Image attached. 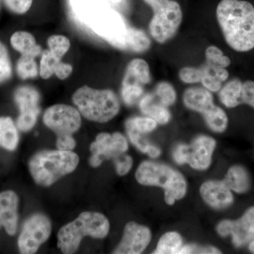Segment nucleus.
Wrapping results in <instances>:
<instances>
[{
  "instance_id": "43",
  "label": "nucleus",
  "mask_w": 254,
  "mask_h": 254,
  "mask_svg": "<svg viewBox=\"0 0 254 254\" xmlns=\"http://www.w3.org/2000/svg\"><path fill=\"white\" fill-rule=\"evenodd\" d=\"M76 145L73 135L66 134L58 136L56 141V146L58 150L64 151H72Z\"/></svg>"
},
{
  "instance_id": "14",
  "label": "nucleus",
  "mask_w": 254,
  "mask_h": 254,
  "mask_svg": "<svg viewBox=\"0 0 254 254\" xmlns=\"http://www.w3.org/2000/svg\"><path fill=\"white\" fill-rule=\"evenodd\" d=\"M152 239L151 231L148 227L135 222L125 225L123 237L117 248L115 254H140L144 252Z\"/></svg>"
},
{
  "instance_id": "32",
  "label": "nucleus",
  "mask_w": 254,
  "mask_h": 254,
  "mask_svg": "<svg viewBox=\"0 0 254 254\" xmlns=\"http://www.w3.org/2000/svg\"><path fill=\"white\" fill-rule=\"evenodd\" d=\"M154 94L158 101L168 108L175 104L177 100L176 90L168 81H163L157 83Z\"/></svg>"
},
{
  "instance_id": "44",
  "label": "nucleus",
  "mask_w": 254,
  "mask_h": 254,
  "mask_svg": "<svg viewBox=\"0 0 254 254\" xmlns=\"http://www.w3.org/2000/svg\"><path fill=\"white\" fill-rule=\"evenodd\" d=\"M72 72V65L61 61L55 68V75L60 80H65L69 77Z\"/></svg>"
},
{
  "instance_id": "20",
  "label": "nucleus",
  "mask_w": 254,
  "mask_h": 254,
  "mask_svg": "<svg viewBox=\"0 0 254 254\" xmlns=\"http://www.w3.org/2000/svg\"><path fill=\"white\" fill-rule=\"evenodd\" d=\"M138 106L145 116L153 119L158 125H167L171 120V113L168 107L162 105L154 93L143 95L138 102Z\"/></svg>"
},
{
  "instance_id": "7",
  "label": "nucleus",
  "mask_w": 254,
  "mask_h": 254,
  "mask_svg": "<svg viewBox=\"0 0 254 254\" xmlns=\"http://www.w3.org/2000/svg\"><path fill=\"white\" fill-rule=\"evenodd\" d=\"M151 81L150 66L141 58L132 60L127 65L122 81L121 96L127 106H133L144 95V86Z\"/></svg>"
},
{
  "instance_id": "35",
  "label": "nucleus",
  "mask_w": 254,
  "mask_h": 254,
  "mask_svg": "<svg viewBox=\"0 0 254 254\" xmlns=\"http://www.w3.org/2000/svg\"><path fill=\"white\" fill-rule=\"evenodd\" d=\"M12 74L11 60L4 45L0 41V83L9 80Z\"/></svg>"
},
{
  "instance_id": "40",
  "label": "nucleus",
  "mask_w": 254,
  "mask_h": 254,
  "mask_svg": "<svg viewBox=\"0 0 254 254\" xmlns=\"http://www.w3.org/2000/svg\"><path fill=\"white\" fill-rule=\"evenodd\" d=\"M240 102L241 105H248L254 108V81L248 80L242 83Z\"/></svg>"
},
{
  "instance_id": "25",
  "label": "nucleus",
  "mask_w": 254,
  "mask_h": 254,
  "mask_svg": "<svg viewBox=\"0 0 254 254\" xmlns=\"http://www.w3.org/2000/svg\"><path fill=\"white\" fill-rule=\"evenodd\" d=\"M19 135L17 128L9 117L0 118V146L8 150L17 148Z\"/></svg>"
},
{
  "instance_id": "2",
  "label": "nucleus",
  "mask_w": 254,
  "mask_h": 254,
  "mask_svg": "<svg viewBox=\"0 0 254 254\" xmlns=\"http://www.w3.org/2000/svg\"><path fill=\"white\" fill-rule=\"evenodd\" d=\"M136 181L143 186L163 189L164 199L169 205L175 204L187 194V183L180 171L166 164L145 160L140 164L135 174Z\"/></svg>"
},
{
  "instance_id": "5",
  "label": "nucleus",
  "mask_w": 254,
  "mask_h": 254,
  "mask_svg": "<svg viewBox=\"0 0 254 254\" xmlns=\"http://www.w3.org/2000/svg\"><path fill=\"white\" fill-rule=\"evenodd\" d=\"M72 101L81 116L94 123H108L120 113V99L111 89L83 86L74 92Z\"/></svg>"
},
{
  "instance_id": "19",
  "label": "nucleus",
  "mask_w": 254,
  "mask_h": 254,
  "mask_svg": "<svg viewBox=\"0 0 254 254\" xmlns=\"http://www.w3.org/2000/svg\"><path fill=\"white\" fill-rule=\"evenodd\" d=\"M71 9L74 17L82 24L91 26L92 23L105 9L103 0H71Z\"/></svg>"
},
{
  "instance_id": "45",
  "label": "nucleus",
  "mask_w": 254,
  "mask_h": 254,
  "mask_svg": "<svg viewBox=\"0 0 254 254\" xmlns=\"http://www.w3.org/2000/svg\"><path fill=\"white\" fill-rule=\"evenodd\" d=\"M146 154H148L150 158L153 159L157 158L161 154V150H160V148H159L158 146H157L156 145L151 143L149 148H148V151H147Z\"/></svg>"
},
{
  "instance_id": "27",
  "label": "nucleus",
  "mask_w": 254,
  "mask_h": 254,
  "mask_svg": "<svg viewBox=\"0 0 254 254\" xmlns=\"http://www.w3.org/2000/svg\"><path fill=\"white\" fill-rule=\"evenodd\" d=\"M183 239L177 232H168L160 237L155 254H179L183 247Z\"/></svg>"
},
{
  "instance_id": "1",
  "label": "nucleus",
  "mask_w": 254,
  "mask_h": 254,
  "mask_svg": "<svg viewBox=\"0 0 254 254\" xmlns=\"http://www.w3.org/2000/svg\"><path fill=\"white\" fill-rule=\"evenodd\" d=\"M217 20L225 42L232 50L246 53L254 48V6L245 0H221Z\"/></svg>"
},
{
  "instance_id": "46",
  "label": "nucleus",
  "mask_w": 254,
  "mask_h": 254,
  "mask_svg": "<svg viewBox=\"0 0 254 254\" xmlns=\"http://www.w3.org/2000/svg\"><path fill=\"white\" fill-rule=\"evenodd\" d=\"M249 249H250V252L254 254V237L253 240H252V242L249 244Z\"/></svg>"
},
{
  "instance_id": "9",
  "label": "nucleus",
  "mask_w": 254,
  "mask_h": 254,
  "mask_svg": "<svg viewBox=\"0 0 254 254\" xmlns=\"http://www.w3.org/2000/svg\"><path fill=\"white\" fill-rule=\"evenodd\" d=\"M128 27L129 26L121 14L108 8L89 28L112 46L123 50Z\"/></svg>"
},
{
  "instance_id": "22",
  "label": "nucleus",
  "mask_w": 254,
  "mask_h": 254,
  "mask_svg": "<svg viewBox=\"0 0 254 254\" xmlns=\"http://www.w3.org/2000/svg\"><path fill=\"white\" fill-rule=\"evenodd\" d=\"M10 43L12 48L21 55L36 58L43 52L41 46L37 43L34 36L29 32H15L10 38Z\"/></svg>"
},
{
  "instance_id": "37",
  "label": "nucleus",
  "mask_w": 254,
  "mask_h": 254,
  "mask_svg": "<svg viewBox=\"0 0 254 254\" xmlns=\"http://www.w3.org/2000/svg\"><path fill=\"white\" fill-rule=\"evenodd\" d=\"M127 135H128L129 141H131L132 144L134 145L135 147L142 152V153L146 154L148 148H149L151 143L148 141L146 138L143 136V134L138 133L134 130L129 129V128H126Z\"/></svg>"
},
{
  "instance_id": "15",
  "label": "nucleus",
  "mask_w": 254,
  "mask_h": 254,
  "mask_svg": "<svg viewBox=\"0 0 254 254\" xmlns=\"http://www.w3.org/2000/svg\"><path fill=\"white\" fill-rule=\"evenodd\" d=\"M216 148V141L213 137L199 135L189 145L187 164L193 170L203 171L210 166Z\"/></svg>"
},
{
  "instance_id": "31",
  "label": "nucleus",
  "mask_w": 254,
  "mask_h": 254,
  "mask_svg": "<svg viewBox=\"0 0 254 254\" xmlns=\"http://www.w3.org/2000/svg\"><path fill=\"white\" fill-rule=\"evenodd\" d=\"M62 59L55 56L49 50L42 52L39 64V75L43 79H48L55 75V68Z\"/></svg>"
},
{
  "instance_id": "47",
  "label": "nucleus",
  "mask_w": 254,
  "mask_h": 254,
  "mask_svg": "<svg viewBox=\"0 0 254 254\" xmlns=\"http://www.w3.org/2000/svg\"><path fill=\"white\" fill-rule=\"evenodd\" d=\"M0 8H1V0H0Z\"/></svg>"
},
{
  "instance_id": "30",
  "label": "nucleus",
  "mask_w": 254,
  "mask_h": 254,
  "mask_svg": "<svg viewBox=\"0 0 254 254\" xmlns=\"http://www.w3.org/2000/svg\"><path fill=\"white\" fill-rule=\"evenodd\" d=\"M158 124L147 116H136L128 118L125 123V128L134 130L141 134L151 133L156 129Z\"/></svg>"
},
{
  "instance_id": "10",
  "label": "nucleus",
  "mask_w": 254,
  "mask_h": 254,
  "mask_svg": "<svg viewBox=\"0 0 254 254\" xmlns=\"http://www.w3.org/2000/svg\"><path fill=\"white\" fill-rule=\"evenodd\" d=\"M43 122L57 136L71 134L81 126V115L77 108L66 104H56L46 110Z\"/></svg>"
},
{
  "instance_id": "34",
  "label": "nucleus",
  "mask_w": 254,
  "mask_h": 254,
  "mask_svg": "<svg viewBox=\"0 0 254 254\" xmlns=\"http://www.w3.org/2000/svg\"><path fill=\"white\" fill-rule=\"evenodd\" d=\"M205 63L219 66V67H228L231 64V60L224 55L223 52L215 46H208L205 52Z\"/></svg>"
},
{
  "instance_id": "28",
  "label": "nucleus",
  "mask_w": 254,
  "mask_h": 254,
  "mask_svg": "<svg viewBox=\"0 0 254 254\" xmlns=\"http://www.w3.org/2000/svg\"><path fill=\"white\" fill-rule=\"evenodd\" d=\"M205 123L211 131L221 133L226 131L228 126V117L220 107L214 105L208 113L202 115Z\"/></svg>"
},
{
  "instance_id": "13",
  "label": "nucleus",
  "mask_w": 254,
  "mask_h": 254,
  "mask_svg": "<svg viewBox=\"0 0 254 254\" xmlns=\"http://www.w3.org/2000/svg\"><path fill=\"white\" fill-rule=\"evenodd\" d=\"M216 230L220 236L231 237L232 243L238 248L248 245L254 237V206L249 208L238 220H222Z\"/></svg>"
},
{
  "instance_id": "29",
  "label": "nucleus",
  "mask_w": 254,
  "mask_h": 254,
  "mask_svg": "<svg viewBox=\"0 0 254 254\" xmlns=\"http://www.w3.org/2000/svg\"><path fill=\"white\" fill-rule=\"evenodd\" d=\"M16 72L18 77L23 80L37 77L39 75V66L36 63V58L21 55L16 64Z\"/></svg>"
},
{
  "instance_id": "42",
  "label": "nucleus",
  "mask_w": 254,
  "mask_h": 254,
  "mask_svg": "<svg viewBox=\"0 0 254 254\" xmlns=\"http://www.w3.org/2000/svg\"><path fill=\"white\" fill-rule=\"evenodd\" d=\"M189 155V145L185 143H179L174 148L173 158L175 163L182 165L187 164Z\"/></svg>"
},
{
  "instance_id": "26",
  "label": "nucleus",
  "mask_w": 254,
  "mask_h": 254,
  "mask_svg": "<svg viewBox=\"0 0 254 254\" xmlns=\"http://www.w3.org/2000/svg\"><path fill=\"white\" fill-rule=\"evenodd\" d=\"M242 82L240 78L230 80L218 91L219 100L227 108H235L241 105L240 95Z\"/></svg>"
},
{
  "instance_id": "21",
  "label": "nucleus",
  "mask_w": 254,
  "mask_h": 254,
  "mask_svg": "<svg viewBox=\"0 0 254 254\" xmlns=\"http://www.w3.org/2000/svg\"><path fill=\"white\" fill-rule=\"evenodd\" d=\"M202 77L200 83L203 88L212 93H216L221 89L222 83L229 78L228 71L225 68L219 67L205 63L200 66Z\"/></svg>"
},
{
  "instance_id": "18",
  "label": "nucleus",
  "mask_w": 254,
  "mask_h": 254,
  "mask_svg": "<svg viewBox=\"0 0 254 254\" xmlns=\"http://www.w3.org/2000/svg\"><path fill=\"white\" fill-rule=\"evenodd\" d=\"M184 105L187 109L203 115L215 105L212 92L203 87H190L183 95Z\"/></svg>"
},
{
  "instance_id": "24",
  "label": "nucleus",
  "mask_w": 254,
  "mask_h": 254,
  "mask_svg": "<svg viewBox=\"0 0 254 254\" xmlns=\"http://www.w3.org/2000/svg\"><path fill=\"white\" fill-rule=\"evenodd\" d=\"M151 46L149 37L143 30L128 27L123 50L135 53H143L148 51Z\"/></svg>"
},
{
  "instance_id": "8",
  "label": "nucleus",
  "mask_w": 254,
  "mask_h": 254,
  "mask_svg": "<svg viewBox=\"0 0 254 254\" xmlns=\"http://www.w3.org/2000/svg\"><path fill=\"white\" fill-rule=\"evenodd\" d=\"M52 224L48 216L35 213L26 220L18 240L20 253L36 254L41 246L49 239Z\"/></svg>"
},
{
  "instance_id": "33",
  "label": "nucleus",
  "mask_w": 254,
  "mask_h": 254,
  "mask_svg": "<svg viewBox=\"0 0 254 254\" xmlns=\"http://www.w3.org/2000/svg\"><path fill=\"white\" fill-rule=\"evenodd\" d=\"M48 46L52 53L62 59L71 48V43L67 37L63 35H53L48 39Z\"/></svg>"
},
{
  "instance_id": "12",
  "label": "nucleus",
  "mask_w": 254,
  "mask_h": 254,
  "mask_svg": "<svg viewBox=\"0 0 254 254\" xmlns=\"http://www.w3.org/2000/svg\"><path fill=\"white\" fill-rule=\"evenodd\" d=\"M128 148L126 137L120 132L113 133L103 132L95 138L90 146L92 155L89 164L93 168H98L104 160L116 158L126 153Z\"/></svg>"
},
{
  "instance_id": "3",
  "label": "nucleus",
  "mask_w": 254,
  "mask_h": 254,
  "mask_svg": "<svg viewBox=\"0 0 254 254\" xmlns=\"http://www.w3.org/2000/svg\"><path fill=\"white\" fill-rule=\"evenodd\" d=\"M78 163L79 157L73 151L45 150L32 156L28 168L37 185L48 187L73 173Z\"/></svg>"
},
{
  "instance_id": "23",
  "label": "nucleus",
  "mask_w": 254,
  "mask_h": 254,
  "mask_svg": "<svg viewBox=\"0 0 254 254\" xmlns=\"http://www.w3.org/2000/svg\"><path fill=\"white\" fill-rule=\"evenodd\" d=\"M223 182L232 191L237 193H246L251 186L250 174L241 165H234L229 169Z\"/></svg>"
},
{
  "instance_id": "17",
  "label": "nucleus",
  "mask_w": 254,
  "mask_h": 254,
  "mask_svg": "<svg viewBox=\"0 0 254 254\" xmlns=\"http://www.w3.org/2000/svg\"><path fill=\"white\" fill-rule=\"evenodd\" d=\"M18 197L11 190L0 193V228L4 227L8 235L13 236L17 230Z\"/></svg>"
},
{
  "instance_id": "6",
  "label": "nucleus",
  "mask_w": 254,
  "mask_h": 254,
  "mask_svg": "<svg viewBox=\"0 0 254 254\" xmlns=\"http://www.w3.org/2000/svg\"><path fill=\"white\" fill-rule=\"evenodd\" d=\"M149 5L153 16L149 23L150 36L159 44H164L176 35L182 22V10L174 0H143Z\"/></svg>"
},
{
  "instance_id": "39",
  "label": "nucleus",
  "mask_w": 254,
  "mask_h": 254,
  "mask_svg": "<svg viewBox=\"0 0 254 254\" xmlns=\"http://www.w3.org/2000/svg\"><path fill=\"white\" fill-rule=\"evenodd\" d=\"M33 0H3L5 6L11 12L23 14L31 9Z\"/></svg>"
},
{
  "instance_id": "16",
  "label": "nucleus",
  "mask_w": 254,
  "mask_h": 254,
  "mask_svg": "<svg viewBox=\"0 0 254 254\" xmlns=\"http://www.w3.org/2000/svg\"><path fill=\"white\" fill-rule=\"evenodd\" d=\"M200 194L206 204L217 210L228 208L234 202L232 190L223 180L205 182L200 187Z\"/></svg>"
},
{
  "instance_id": "41",
  "label": "nucleus",
  "mask_w": 254,
  "mask_h": 254,
  "mask_svg": "<svg viewBox=\"0 0 254 254\" xmlns=\"http://www.w3.org/2000/svg\"><path fill=\"white\" fill-rule=\"evenodd\" d=\"M221 252L213 246L208 247H200L196 245H183L179 254H220Z\"/></svg>"
},
{
  "instance_id": "11",
  "label": "nucleus",
  "mask_w": 254,
  "mask_h": 254,
  "mask_svg": "<svg viewBox=\"0 0 254 254\" xmlns=\"http://www.w3.org/2000/svg\"><path fill=\"white\" fill-rule=\"evenodd\" d=\"M14 97L20 112L16 126L21 131H31L36 125L41 113L39 92L34 87L22 86L16 88Z\"/></svg>"
},
{
  "instance_id": "38",
  "label": "nucleus",
  "mask_w": 254,
  "mask_h": 254,
  "mask_svg": "<svg viewBox=\"0 0 254 254\" xmlns=\"http://www.w3.org/2000/svg\"><path fill=\"white\" fill-rule=\"evenodd\" d=\"M117 173L120 176H125L129 173L133 166V159L130 155L124 154L118 155L113 159Z\"/></svg>"
},
{
  "instance_id": "36",
  "label": "nucleus",
  "mask_w": 254,
  "mask_h": 254,
  "mask_svg": "<svg viewBox=\"0 0 254 254\" xmlns=\"http://www.w3.org/2000/svg\"><path fill=\"white\" fill-rule=\"evenodd\" d=\"M201 77L202 69L200 67L185 66L179 71V78L187 84L200 83Z\"/></svg>"
},
{
  "instance_id": "4",
  "label": "nucleus",
  "mask_w": 254,
  "mask_h": 254,
  "mask_svg": "<svg viewBox=\"0 0 254 254\" xmlns=\"http://www.w3.org/2000/svg\"><path fill=\"white\" fill-rule=\"evenodd\" d=\"M110 222L103 214L98 212H83L73 221L60 229L58 235V247L65 254L75 253L86 237L104 239L110 231Z\"/></svg>"
}]
</instances>
